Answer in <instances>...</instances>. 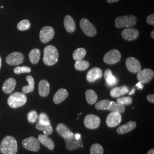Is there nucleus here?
Here are the masks:
<instances>
[{
    "instance_id": "obj_39",
    "label": "nucleus",
    "mask_w": 154,
    "mask_h": 154,
    "mask_svg": "<svg viewBox=\"0 0 154 154\" xmlns=\"http://www.w3.org/2000/svg\"><path fill=\"white\" fill-rule=\"evenodd\" d=\"M39 122L43 124H50V121L48 115L44 112H42L38 116Z\"/></svg>"
},
{
    "instance_id": "obj_20",
    "label": "nucleus",
    "mask_w": 154,
    "mask_h": 154,
    "mask_svg": "<svg viewBox=\"0 0 154 154\" xmlns=\"http://www.w3.org/2000/svg\"><path fill=\"white\" fill-rule=\"evenodd\" d=\"M16 85V81L14 78H10L6 80L2 86V90L6 94H11L14 90Z\"/></svg>"
},
{
    "instance_id": "obj_21",
    "label": "nucleus",
    "mask_w": 154,
    "mask_h": 154,
    "mask_svg": "<svg viewBox=\"0 0 154 154\" xmlns=\"http://www.w3.org/2000/svg\"><path fill=\"white\" fill-rule=\"evenodd\" d=\"M38 140L39 142V143L42 144L46 146L47 148L53 150L54 149V143L53 141V140L49 138L48 135H44V134H40L39 135L38 137Z\"/></svg>"
},
{
    "instance_id": "obj_38",
    "label": "nucleus",
    "mask_w": 154,
    "mask_h": 154,
    "mask_svg": "<svg viewBox=\"0 0 154 154\" xmlns=\"http://www.w3.org/2000/svg\"><path fill=\"white\" fill-rule=\"evenodd\" d=\"M117 102L124 106L131 105L132 103V98L130 97H125L119 98L117 99Z\"/></svg>"
},
{
    "instance_id": "obj_32",
    "label": "nucleus",
    "mask_w": 154,
    "mask_h": 154,
    "mask_svg": "<svg viewBox=\"0 0 154 154\" xmlns=\"http://www.w3.org/2000/svg\"><path fill=\"white\" fill-rule=\"evenodd\" d=\"M90 66L88 62L83 60L77 61L75 63V68L78 71H84L88 69Z\"/></svg>"
},
{
    "instance_id": "obj_48",
    "label": "nucleus",
    "mask_w": 154,
    "mask_h": 154,
    "mask_svg": "<svg viewBox=\"0 0 154 154\" xmlns=\"http://www.w3.org/2000/svg\"><path fill=\"white\" fill-rule=\"evenodd\" d=\"M82 114V112H81V113H79V114H78V116H80V115H81V114Z\"/></svg>"
},
{
    "instance_id": "obj_36",
    "label": "nucleus",
    "mask_w": 154,
    "mask_h": 154,
    "mask_svg": "<svg viewBox=\"0 0 154 154\" xmlns=\"http://www.w3.org/2000/svg\"><path fill=\"white\" fill-rule=\"evenodd\" d=\"M38 118V115L36 111L33 110L30 111L28 114V121L32 123H34L37 121Z\"/></svg>"
},
{
    "instance_id": "obj_37",
    "label": "nucleus",
    "mask_w": 154,
    "mask_h": 154,
    "mask_svg": "<svg viewBox=\"0 0 154 154\" xmlns=\"http://www.w3.org/2000/svg\"><path fill=\"white\" fill-rule=\"evenodd\" d=\"M31 72L30 67L28 66H23L17 67L14 69V72L17 74H20L22 73H29Z\"/></svg>"
},
{
    "instance_id": "obj_33",
    "label": "nucleus",
    "mask_w": 154,
    "mask_h": 154,
    "mask_svg": "<svg viewBox=\"0 0 154 154\" xmlns=\"http://www.w3.org/2000/svg\"><path fill=\"white\" fill-rule=\"evenodd\" d=\"M110 100L108 99H104L100 100L95 105V109L98 110H107L109 107L110 104Z\"/></svg>"
},
{
    "instance_id": "obj_28",
    "label": "nucleus",
    "mask_w": 154,
    "mask_h": 154,
    "mask_svg": "<svg viewBox=\"0 0 154 154\" xmlns=\"http://www.w3.org/2000/svg\"><path fill=\"white\" fill-rule=\"evenodd\" d=\"M26 79L28 81V86H25L22 88V93L28 94L33 92L34 89V79L31 75H28L26 77Z\"/></svg>"
},
{
    "instance_id": "obj_13",
    "label": "nucleus",
    "mask_w": 154,
    "mask_h": 154,
    "mask_svg": "<svg viewBox=\"0 0 154 154\" xmlns=\"http://www.w3.org/2000/svg\"><path fill=\"white\" fill-rule=\"evenodd\" d=\"M122 116L121 113L111 112L106 118V125L109 127H114L118 126L121 122Z\"/></svg>"
},
{
    "instance_id": "obj_45",
    "label": "nucleus",
    "mask_w": 154,
    "mask_h": 154,
    "mask_svg": "<svg viewBox=\"0 0 154 154\" xmlns=\"http://www.w3.org/2000/svg\"><path fill=\"white\" fill-rule=\"evenodd\" d=\"M135 88H132L131 91V92H130L128 94H129V95H132L133 94H134V93H135Z\"/></svg>"
},
{
    "instance_id": "obj_1",
    "label": "nucleus",
    "mask_w": 154,
    "mask_h": 154,
    "mask_svg": "<svg viewBox=\"0 0 154 154\" xmlns=\"http://www.w3.org/2000/svg\"><path fill=\"white\" fill-rule=\"evenodd\" d=\"M18 144L16 139L12 136H6L2 139L0 145L2 154H16Z\"/></svg>"
},
{
    "instance_id": "obj_40",
    "label": "nucleus",
    "mask_w": 154,
    "mask_h": 154,
    "mask_svg": "<svg viewBox=\"0 0 154 154\" xmlns=\"http://www.w3.org/2000/svg\"><path fill=\"white\" fill-rule=\"evenodd\" d=\"M146 22H147L149 25H154V14H151L147 17L146 18Z\"/></svg>"
},
{
    "instance_id": "obj_3",
    "label": "nucleus",
    "mask_w": 154,
    "mask_h": 154,
    "mask_svg": "<svg viewBox=\"0 0 154 154\" xmlns=\"http://www.w3.org/2000/svg\"><path fill=\"white\" fill-rule=\"evenodd\" d=\"M27 102V97L23 93L16 92L12 94L8 99V104L13 109L20 107Z\"/></svg>"
},
{
    "instance_id": "obj_42",
    "label": "nucleus",
    "mask_w": 154,
    "mask_h": 154,
    "mask_svg": "<svg viewBox=\"0 0 154 154\" xmlns=\"http://www.w3.org/2000/svg\"><path fill=\"white\" fill-rule=\"evenodd\" d=\"M143 83L140 82H139L138 83H137L136 85V87L138 88V89H142L143 88Z\"/></svg>"
},
{
    "instance_id": "obj_15",
    "label": "nucleus",
    "mask_w": 154,
    "mask_h": 154,
    "mask_svg": "<svg viewBox=\"0 0 154 154\" xmlns=\"http://www.w3.org/2000/svg\"><path fill=\"white\" fill-rule=\"evenodd\" d=\"M56 131L59 135L63 138L65 140L71 138L74 134L71 130L63 123L58 124L56 127Z\"/></svg>"
},
{
    "instance_id": "obj_44",
    "label": "nucleus",
    "mask_w": 154,
    "mask_h": 154,
    "mask_svg": "<svg viewBox=\"0 0 154 154\" xmlns=\"http://www.w3.org/2000/svg\"><path fill=\"white\" fill-rule=\"evenodd\" d=\"M147 154H154V149H151L149 151V152H147Z\"/></svg>"
},
{
    "instance_id": "obj_17",
    "label": "nucleus",
    "mask_w": 154,
    "mask_h": 154,
    "mask_svg": "<svg viewBox=\"0 0 154 154\" xmlns=\"http://www.w3.org/2000/svg\"><path fill=\"white\" fill-rule=\"evenodd\" d=\"M102 76V71L98 67H94L88 71L87 74V80L90 83L94 82Z\"/></svg>"
},
{
    "instance_id": "obj_6",
    "label": "nucleus",
    "mask_w": 154,
    "mask_h": 154,
    "mask_svg": "<svg viewBox=\"0 0 154 154\" xmlns=\"http://www.w3.org/2000/svg\"><path fill=\"white\" fill-rule=\"evenodd\" d=\"M80 26L83 33L88 37H93L97 34L96 28L91 22L86 18H82L80 21Z\"/></svg>"
},
{
    "instance_id": "obj_46",
    "label": "nucleus",
    "mask_w": 154,
    "mask_h": 154,
    "mask_svg": "<svg viewBox=\"0 0 154 154\" xmlns=\"http://www.w3.org/2000/svg\"><path fill=\"white\" fill-rule=\"evenodd\" d=\"M151 37H152V38L154 39V30H152L151 33Z\"/></svg>"
},
{
    "instance_id": "obj_5",
    "label": "nucleus",
    "mask_w": 154,
    "mask_h": 154,
    "mask_svg": "<svg viewBox=\"0 0 154 154\" xmlns=\"http://www.w3.org/2000/svg\"><path fill=\"white\" fill-rule=\"evenodd\" d=\"M66 149L69 151L76 150L81 148L83 145L82 139L80 134H75L71 138L65 140Z\"/></svg>"
},
{
    "instance_id": "obj_16",
    "label": "nucleus",
    "mask_w": 154,
    "mask_h": 154,
    "mask_svg": "<svg viewBox=\"0 0 154 154\" xmlns=\"http://www.w3.org/2000/svg\"><path fill=\"white\" fill-rule=\"evenodd\" d=\"M139 34V33L137 29L128 28L122 31V37L125 40L130 41L137 38Z\"/></svg>"
},
{
    "instance_id": "obj_7",
    "label": "nucleus",
    "mask_w": 154,
    "mask_h": 154,
    "mask_svg": "<svg viewBox=\"0 0 154 154\" xmlns=\"http://www.w3.org/2000/svg\"><path fill=\"white\" fill-rule=\"evenodd\" d=\"M22 144L25 149L33 152H37L40 149V143L38 140L33 137L23 139Z\"/></svg>"
},
{
    "instance_id": "obj_47",
    "label": "nucleus",
    "mask_w": 154,
    "mask_h": 154,
    "mask_svg": "<svg viewBox=\"0 0 154 154\" xmlns=\"http://www.w3.org/2000/svg\"><path fill=\"white\" fill-rule=\"evenodd\" d=\"M1 62H2V60H1V58L0 57V69L1 68Z\"/></svg>"
},
{
    "instance_id": "obj_11",
    "label": "nucleus",
    "mask_w": 154,
    "mask_h": 154,
    "mask_svg": "<svg viewBox=\"0 0 154 154\" xmlns=\"http://www.w3.org/2000/svg\"><path fill=\"white\" fill-rule=\"evenodd\" d=\"M154 76V72L152 70L145 69L138 72L137 79L139 82L142 83H147L149 82L153 79Z\"/></svg>"
},
{
    "instance_id": "obj_4",
    "label": "nucleus",
    "mask_w": 154,
    "mask_h": 154,
    "mask_svg": "<svg viewBox=\"0 0 154 154\" xmlns=\"http://www.w3.org/2000/svg\"><path fill=\"white\" fill-rule=\"evenodd\" d=\"M137 21L136 17L132 15L123 16L116 18L115 25L117 28H130L135 26Z\"/></svg>"
},
{
    "instance_id": "obj_43",
    "label": "nucleus",
    "mask_w": 154,
    "mask_h": 154,
    "mask_svg": "<svg viewBox=\"0 0 154 154\" xmlns=\"http://www.w3.org/2000/svg\"><path fill=\"white\" fill-rule=\"evenodd\" d=\"M106 1L108 3H114V2H116L119 1V0H106Z\"/></svg>"
},
{
    "instance_id": "obj_14",
    "label": "nucleus",
    "mask_w": 154,
    "mask_h": 154,
    "mask_svg": "<svg viewBox=\"0 0 154 154\" xmlns=\"http://www.w3.org/2000/svg\"><path fill=\"white\" fill-rule=\"evenodd\" d=\"M127 69L131 72L136 73L141 70V65L137 59L134 57H128L126 61Z\"/></svg>"
},
{
    "instance_id": "obj_18",
    "label": "nucleus",
    "mask_w": 154,
    "mask_h": 154,
    "mask_svg": "<svg viewBox=\"0 0 154 154\" xmlns=\"http://www.w3.org/2000/svg\"><path fill=\"white\" fill-rule=\"evenodd\" d=\"M136 126L137 123L135 122H128L126 124L119 127L116 130V132L120 135L125 134L128 132H131L135 128Z\"/></svg>"
},
{
    "instance_id": "obj_22",
    "label": "nucleus",
    "mask_w": 154,
    "mask_h": 154,
    "mask_svg": "<svg viewBox=\"0 0 154 154\" xmlns=\"http://www.w3.org/2000/svg\"><path fill=\"white\" fill-rule=\"evenodd\" d=\"M38 92L40 96L47 97L50 93L49 83L46 80H41L39 83Z\"/></svg>"
},
{
    "instance_id": "obj_25",
    "label": "nucleus",
    "mask_w": 154,
    "mask_h": 154,
    "mask_svg": "<svg viewBox=\"0 0 154 154\" xmlns=\"http://www.w3.org/2000/svg\"><path fill=\"white\" fill-rule=\"evenodd\" d=\"M35 127L37 130L42 131L46 135H51L53 132V129L51 124H43L38 122Z\"/></svg>"
},
{
    "instance_id": "obj_26",
    "label": "nucleus",
    "mask_w": 154,
    "mask_h": 154,
    "mask_svg": "<svg viewBox=\"0 0 154 154\" xmlns=\"http://www.w3.org/2000/svg\"><path fill=\"white\" fill-rule=\"evenodd\" d=\"M104 77H105L106 82L107 84L110 86H112L115 85L117 83V79L112 73L111 70L110 69H107L104 73Z\"/></svg>"
},
{
    "instance_id": "obj_19",
    "label": "nucleus",
    "mask_w": 154,
    "mask_h": 154,
    "mask_svg": "<svg viewBox=\"0 0 154 154\" xmlns=\"http://www.w3.org/2000/svg\"><path fill=\"white\" fill-rule=\"evenodd\" d=\"M68 95L69 93L66 89L60 88L54 94L53 97V101L55 104H60L67 98Z\"/></svg>"
},
{
    "instance_id": "obj_30",
    "label": "nucleus",
    "mask_w": 154,
    "mask_h": 154,
    "mask_svg": "<svg viewBox=\"0 0 154 154\" xmlns=\"http://www.w3.org/2000/svg\"><path fill=\"white\" fill-rule=\"evenodd\" d=\"M41 56V51L38 49L32 50L29 53V58L33 64H36L38 62Z\"/></svg>"
},
{
    "instance_id": "obj_41",
    "label": "nucleus",
    "mask_w": 154,
    "mask_h": 154,
    "mask_svg": "<svg viewBox=\"0 0 154 154\" xmlns=\"http://www.w3.org/2000/svg\"><path fill=\"white\" fill-rule=\"evenodd\" d=\"M147 99L149 102L154 103V94H151L147 96Z\"/></svg>"
},
{
    "instance_id": "obj_12",
    "label": "nucleus",
    "mask_w": 154,
    "mask_h": 154,
    "mask_svg": "<svg viewBox=\"0 0 154 154\" xmlns=\"http://www.w3.org/2000/svg\"><path fill=\"white\" fill-rule=\"evenodd\" d=\"M24 60V57L20 52H13L6 58V62L8 64L11 66H17L21 64Z\"/></svg>"
},
{
    "instance_id": "obj_10",
    "label": "nucleus",
    "mask_w": 154,
    "mask_h": 154,
    "mask_svg": "<svg viewBox=\"0 0 154 154\" xmlns=\"http://www.w3.org/2000/svg\"><path fill=\"white\" fill-rule=\"evenodd\" d=\"M100 124V118L94 114H88L84 119V125L89 129H96L99 127Z\"/></svg>"
},
{
    "instance_id": "obj_29",
    "label": "nucleus",
    "mask_w": 154,
    "mask_h": 154,
    "mask_svg": "<svg viewBox=\"0 0 154 154\" xmlns=\"http://www.w3.org/2000/svg\"><path fill=\"white\" fill-rule=\"evenodd\" d=\"M86 99L88 104L93 105L98 100V95L93 90H88L86 91Z\"/></svg>"
},
{
    "instance_id": "obj_31",
    "label": "nucleus",
    "mask_w": 154,
    "mask_h": 154,
    "mask_svg": "<svg viewBox=\"0 0 154 154\" xmlns=\"http://www.w3.org/2000/svg\"><path fill=\"white\" fill-rule=\"evenodd\" d=\"M86 54V50L84 48H78L73 53V59L75 61L81 60L84 58Z\"/></svg>"
},
{
    "instance_id": "obj_2",
    "label": "nucleus",
    "mask_w": 154,
    "mask_h": 154,
    "mask_svg": "<svg viewBox=\"0 0 154 154\" xmlns=\"http://www.w3.org/2000/svg\"><path fill=\"white\" fill-rule=\"evenodd\" d=\"M58 51L55 46L49 45L45 48L43 58L45 64L48 66L54 65L58 62Z\"/></svg>"
},
{
    "instance_id": "obj_23",
    "label": "nucleus",
    "mask_w": 154,
    "mask_h": 154,
    "mask_svg": "<svg viewBox=\"0 0 154 154\" xmlns=\"http://www.w3.org/2000/svg\"><path fill=\"white\" fill-rule=\"evenodd\" d=\"M128 93V88L126 86L116 87L112 88L110 91V95L113 98H118Z\"/></svg>"
},
{
    "instance_id": "obj_24",
    "label": "nucleus",
    "mask_w": 154,
    "mask_h": 154,
    "mask_svg": "<svg viewBox=\"0 0 154 154\" xmlns=\"http://www.w3.org/2000/svg\"><path fill=\"white\" fill-rule=\"evenodd\" d=\"M64 26L69 33H72L75 30V23L73 18L69 15H67L65 17Z\"/></svg>"
},
{
    "instance_id": "obj_9",
    "label": "nucleus",
    "mask_w": 154,
    "mask_h": 154,
    "mask_svg": "<svg viewBox=\"0 0 154 154\" xmlns=\"http://www.w3.org/2000/svg\"><path fill=\"white\" fill-rule=\"evenodd\" d=\"M54 30L51 26H44L39 33V38L42 43H48L53 38Z\"/></svg>"
},
{
    "instance_id": "obj_49",
    "label": "nucleus",
    "mask_w": 154,
    "mask_h": 154,
    "mask_svg": "<svg viewBox=\"0 0 154 154\" xmlns=\"http://www.w3.org/2000/svg\"><path fill=\"white\" fill-rule=\"evenodd\" d=\"M1 8L2 9H3V8H4V6H1Z\"/></svg>"
},
{
    "instance_id": "obj_27",
    "label": "nucleus",
    "mask_w": 154,
    "mask_h": 154,
    "mask_svg": "<svg viewBox=\"0 0 154 154\" xmlns=\"http://www.w3.org/2000/svg\"><path fill=\"white\" fill-rule=\"evenodd\" d=\"M107 110L110 111L111 112L123 113L125 111V106L117 102H116L111 101L109 107L108 108Z\"/></svg>"
},
{
    "instance_id": "obj_8",
    "label": "nucleus",
    "mask_w": 154,
    "mask_h": 154,
    "mask_svg": "<svg viewBox=\"0 0 154 154\" xmlns=\"http://www.w3.org/2000/svg\"><path fill=\"white\" fill-rule=\"evenodd\" d=\"M121 59V54L117 50H111L106 53L103 57V61L106 63L112 65L118 63Z\"/></svg>"
},
{
    "instance_id": "obj_34",
    "label": "nucleus",
    "mask_w": 154,
    "mask_h": 154,
    "mask_svg": "<svg viewBox=\"0 0 154 154\" xmlns=\"http://www.w3.org/2000/svg\"><path fill=\"white\" fill-rule=\"evenodd\" d=\"M91 154H103V148L98 143L94 144L90 148Z\"/></svg>"
},
{
    "instance_id": "obj_35",
    "label": "nucleus",
    "mask_w": 154,
    "mask_h": 154,
    "mask_svg": "<svg viewBox=\"0 0 154 154\" xmlns=\"http://www.w3.org/2000/svg\"><path fill=\"white\" fill-rule=\"evenodd\" d=\"M31 24L28 20H23L17 25V28L20 31H25L30 28Z\"/></svg>"
}]
</instances>
